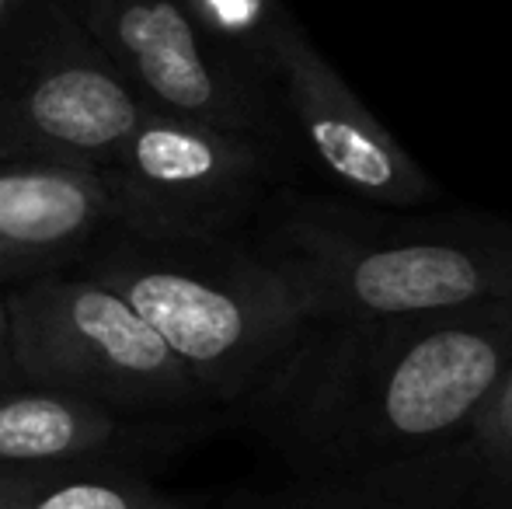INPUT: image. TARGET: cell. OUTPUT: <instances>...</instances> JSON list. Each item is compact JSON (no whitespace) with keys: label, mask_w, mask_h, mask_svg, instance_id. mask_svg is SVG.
Listing matches in <instances>:
<instances>
[{"label":"cell","mask_w":512,"mask_h":509,"mask_svg":"<svg viewBox=\"0 0 512 509\" xmlns=\"http://www.w3.org/2000/svg\"><path fill=\"white\" fill-rule=\"evenodd\" d=\"M467 443L481 471V489L499 509L512 506V367L467 426Z\"/></svg>","instance_id":"cell-13"},{"label":"cell","mask_w":512,"mask_h":509,"mask_svg":"<svg viewBox=\"0 0 512 509\" xmlns=\"http://www.w3.org/2000/svg\"><path fill=\"white\" fill-rule=\"evenodd\" d=\"M251 509H499L481 489V471L467 436L436 450L297 482Z\"/></svg>","instance_id":"cell-10"},{"label":"cell","mask_w":512,"mask_h":509,"mask_svg":"<svg viewBox=\"0 0 512 509\" xmlns=\"http://www.w3.org/2000/svg\"><path fill=\"white\" fill-rule=\"evenodd\" d=\"M248 241L279 272L310 328L512 304L506 220L418 217L279 189Z\"/></svg>","instance_id":"cell-2"},{"label":"cell","mask_w":512,"mask_h":509,"mask_svg":"<svg viewBox=\"0 0 512 509\" xmlns=\"http://www.w3.org/2000/svg\"><path fill=\"white\" fill-rule=\"evenodd\" d=\"M21 374L14 367V346H11V314H7V293L0 286V387H18Z\"/></svg>","instance_id":"cell-14"},{"label":"cell","mask_w":512,"mask_h":509,"mask_svg":"<svg viewBox=\"0 0 512 509\" xmlns=\"http://www.w3.org/2000/svg\"><path fill=\"white\" fill-rule=\"evenodd\" d=\"M122 440V419L102 405L46 387H0V468L102 457Z\"/></svg>","instance_id":"cell-11"},{"label":"cell","mask_w":512,"mask_h":509,"mask_svg":"<svg viewBox=\"0 0 512 509\" xmlns=\"http://www.w3.org/2000/svg\"><path fill=\"white\" fill-rule=\"evenodd\" d=\"M143 116L74 0H18L0 21V161L102 168Z\"/></svg>","instance_id":"cell-5"},{"label":"cell","mask_w":512,"mask_h":509,"mask_svg":"<svg viewBox=\"0 0 512 509\" xmlns=\"http://www.w3.org/2000/svg\"><path fill=\"white\" fill-rule=\"evenodd\" d=\"M512 367V304L310 328L244 405L297 475L370 468L460 440Z\"/></svg>","instance_id":"cell-1"},{"label":"cell","mask_w":512,"mask_h":509,"mask_svg":"<svg viewBox=\"0 0 512 509\" xmlns=\"http://www.w3.org/2000/svg\"><path fill=\"white\" fill-rule=\"evenodd\" d=\"M74 11L147 112L251 136L297 161L269 70L216 42L185 0H74Z\"/></svg>","instance_id":"cell-7"},{"label":"cell","mask_w":512,"mask_h":509,"mask_svg":"<svg viewBox=\"0 0 512 509\" xmlns=\"http://www.w3.org/2000/svg\"><path fill=\"white\" fill-rule=\"evenodd\" d=\"M0 509H189L182 499L157 489L98 457L0 468Z\"/></svg>","instance_id":"cell-12"},{"label":"cell","mask_w":512,"mask_h":509,"mask_svg":"<svg viewBox=\"0 0 512 509\" xmlns=\"http://www.w3.org/2000/svg\"><path fill=\"white\" fill-rule=\"evenodd\" d=\"M115 290L216 405H248L310 325L248 238H140L112 227L84 269Z\"/></svg>","instance_id":"cell-3"},{"label":"cell","mask_w":512,"mask_h":509,"mask_svg":"<svg viewBox=\"0 0 512 509\" xmlns=\"http://www.w3.org/2000/svg\"><path fill=\"white\" fill-rule=\"evenodd\" d=\"M112 227L102 168L0 161V283L56 276Z\"/></svg>","instance_id":"cell-9"},{"label":"cell","mask_w":512,"mask_h":509,"mask_svg":"<svg viewBox=\"0 0 512 509\" xmlns=\"http://www.w3.org/2000/svg\"><path fill=\"white\" fill-rule=\"evenodd\" d=\"M293 164L290 154L251 136L147 112L102 164V178L119 231L244 238Z\"/></svg>","instance_id":"cell-6"},{"label":"cell","mask_w":512,"mask_h":509,"mask_svg":"<svg viewBox=\"0 0 512 509\" xmlns=\"http://www.w3.org/2000/svg\"><path fill=\"white\" fill-rule=\"evenodd\" d=\"M14 4H18V0H0V21H4L7 14L14 11Z\"/></svg>","instance_id":"cell-15"},{"label":"cell","mask_w":512,"mask_h":509,"mask_svg":"<svg viewBox=\"0 0 512 509\" xmlns=\"http://www.w3.org/2000/svg\"><path fill=\"white\" fill-rule=\"evenodd\" d=\"M4 293L21 384L70 394L115 415L209 405L161 335L88 272H56Z\"/></svg>","instance_id":"cell-4"},{"label":"cell","mask_w":512,"mask_h":509,"mask_svg":"<svg viewBox=\"0 0 512 509\" xmlns=\"http://www.w3.org/2000/svg\"><path fill=\"white\" fill-rule=\"evenodd\" d=\"M258 60L276 84L293 150L338 196L380 210H422L443 199L436 178L359 102L283 4L265 28Z\"/></svg>","instance_id":"cell-8"}]
</instances>
